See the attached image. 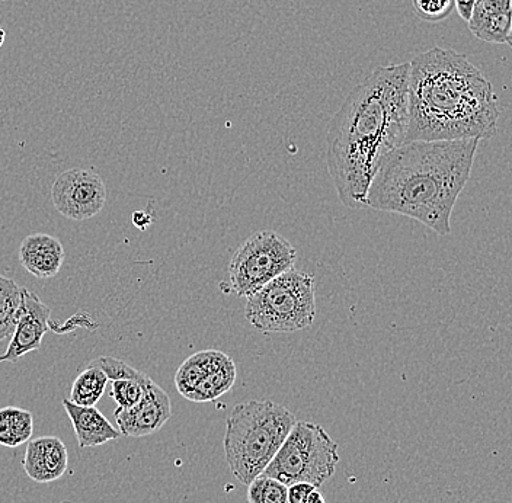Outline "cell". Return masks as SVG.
Returning a JSON list of instances; mask_svg holds the SVG:
<instances>
[{
	"label": "cell",
	"mask_w": 512,
	"mask_h": 503,
	"mask_svg": "<svg viewBox=\"0 0 512 503\" xmlns=\"http://www.w3.org/2000/svg\"><path fill=\"white\" fill-rule=\"evenodd\" d=\"M409 63L377 67L355 86L329 123L326 166L339 200L367 208L371 181L406 142Z\"/></svg>",
	"instance_id": "obj_1"
},
{
	"label": "cell",
	"mask_w": 512,
	"mask_h": 503,
	"mask_svg": "<svg viewBox=\"0 0 512 503\" xmlns=\"http://www.w3.org/2000/svg\"><path fill=\"white\" fill-rule=\"evenodd\" d=\"M498 118L491 82L464 54L434 47L409 63L405 143L491 139Z\"/></svg>",
	"instance_id": "obj_2"
},
{
	"label": "cell",
	"mask_w": 512,
	"mask_h": 503,
	"mask_svg": "<svg viewBox=\"0 0 512 503\" xmlns=\"http://www.w3.org/2000/svg\"><path fill=\"white\" fill-rule=\"evenodd\" d=\"M480 140L405 143L390 153L367 191V207L400 214L440 236L470 175Z\"/></svg>",
	"instance_id": "obj_3"
},
{
	"label": "cell",
	"mask_w": 512,
	"mask_h": 503,
	"mask_svg": "<svg viewBox=\"0 0 512 503\" xmlns=\"http://www.w3.org/2000/svg\"><path fill=\"white\" fill-rule=\"evenodd\" d=\"M297 419L272 400L239 403L226 419L224 453L230 473L248 486L261 476Z\"/></svg>",
	"instance_id": "obj_4"
},
{
	"label": "cell",
	"mask_w": 512,
	"mask_h": 503,
	"mask_svg": "<svg viewBox=\"0 0 512 503\" xmlns=\"http://www.w3.org/2000/svg\"><path fill=\"white\" fill-rule=\"evenodd\" d=\"M246 320L261 333H293L312 325L316 317L315 278L288 269L246 297Z\"/></svg>",
	"instance_id": "obj_5"
},
{
	"label": "cell",
	"mask_w": 512,
	"mask_h": 503,
	"mask_svg": "<svg viewBox=\"0 0 512 503\" xmlns=\"http://www.w3.org/2000/svg\"><path fill=\"white\" fill-rule=\"evenodd\" d=\"M338 444L320 425L297 421L262 474L284 483H309L320 488L335 474Z\"/></svg>",
	"instance_id": "obj_6"
},
{
	"label": "cell",
	"mask_w": 512,
	"mask_h": 503,
	"mask_svg": "<svg viewBox=\"0 0 512 503\" xmlns=\"http://www.w3.org/2000/svg\"><path fill=\"white\" fill-rule=\"evenodd\" d=\"M296 259V249L286 237L274 230L256 232L240 245L230 261V287L246 299L294 268Z\"/></svg>",
	"instance_id": "obj_7"
},
{
	"label": "cell",
	"mask_w": 512,
	"mask_h": 503,
	"mask_svg": "<svg viewBox=\"0 0 512 503\" xmlns=\"http://www.w3.org/2000/svg\"><path fill=\"white\" fill-rule=\"evenodd\" d=\"M236 376V364L229 355L207 349L182 362L175 374V386L190 402L208 403L229 392Z\"/></svg>",
	"instance_id": "obj_8"
},
{
	"label": "cell",
	"mask_w": 512,
	"mask_h": 503,
	"mask_svg": "<svg viewBox=\"0 0 512 503\" xmlns=\"http://www.w3.org/2000/svg\"><path fill=\"white\" fill-rule=\"evenodd\" d=\"M51 200L66 219L85 221L104 210L107 187L104 179L91 169L73 168L54 179Z\"/></svg>",
	"instance_id": "obj_9"
},
{
	"label": "cell",
	"mask_w": 512,
	"mask_h": 503,
	"mask_svg": "<svg viewBox=\"0 0 512 503\" xmlns=\"http://www.w3.org/2000/svg\"><path fill=\"white\" fill-rule=\"evenodd\" d=\"M118 431L126 438H144L156 434L171 419L172 405L169 394L147 378L140 402L130 409H115Z\"/></svg>",
	"instance_id": "obj_10"
},
{
	"label": "cell",
	"mask_w": 512,
	"mask_h": 503,
	"mask_svg": "<svg viewBox=\"0 0 512 503\" xmlns=\"http://www.w3.org/2000/svg\"><path fill=\"white\" fill-rule=\"evenodd\" d=\"M50 307L37 294L22 288L18 322L11 336L8 349L0 355V362H18L32 351H38L50 329Z\"/></svg>",
	"instance_id": "obj_11"
},
{
	"label": "cell",
	"mask_w": 512,
	"mask_h": 503,
	"mask_svg": "<svg viewBox=\"0 0 512 503\" xmlns=\"http://www.w3.org/2000/svg\"><path fill=\"white\" fill-rule=\"evenodd\" d=\"M67 466L69 453L60 438L38 437L28 441L22 467L34 482H56L64 476Z\"/></svg>",
	"instance_id": "obj_12"
},
{
	"label": "cell",
	"mask_w": 512,
	"mask_h": 503,
	"mask_svg": "<svg viewBox=\"0 0 512 503\" xmlns=\"http://www.w3.org/2000/svg\"><path fill=\"white\" fill-rule=\"evenodd\" d=\"M66 258L62 242L46 233L25 237L19 246V262L38 280H50L59 274Z\"/></svg>",
	"instance_id": "obj_13"
},
{
	"label": "cell",
	"mask_w": 512,
	"mask_h": 503,
	"mask_svg": "<svg viewBox=\"0 0 512 503\" xmlns=\"http://www.w3.org/2000/svg\"><path fill=\"white\" fill-rule=\"evenodd\" d=\"M467 24L478 40L510 46L511 0H476Z\"/></svg>",
	"instance_id": "obj_14"
},
{
	"label": "cell",
	"mask_w": 512,
	"mask_h": 503,
	"mask_svg": "<svg viewBox=\"0 0 512 503\" xmlns=\"http://www.w3.org/2000/svg\"><path fill=\"white\" fill-rule=\"evenodd\" d=\"M63 408L72 422L76 440L82 450L101 447L107 442L117 441L123 437L118 428L112 426L95 406H79L70 402L69 399H64Z\"/></svg>",
	"instance_id": "obj_15"
},
{
	"label": "cell",
	"mask_w": 512,
	"mask_h": 503,
	"mask_svg": "<svg viewBox=\"0 0 512 503\" xmlns=\"http://www.w3.org/2000/svg\"><path fill=\"white\" fill-rule=\"evenodd\" d=\"M34 418L28 410L8 406L0 409V445L16 448L32 438Z\"/></svg>",
	"instance_id": "obj_16"
},
{
	"label": "cell",
	"mask_w": 512,
	"mask_h": 503,
	"mask_svg": "<svg viewBox=\"0 0 512 503\" xmlns=\"http://www.w3.org/2000/svg\"><path fill=\"white\" fill-rule=\"evenodd\" d=\"M108 383L107 376L98 367L88 365L73 381L69 400L79 406H95L104 396Z\"/></svg>",
	"instance_id": "obj_17"
},
{
	"label": "cell",
	"mask_w": 512,
	"mask_h": 503,
	"mask_svg": "<svg viewBox=\"0 0 512 503\" xmlns=\"http://www.w3.org/2000/svg\"><path fill=\"white\" fill-rule=\"evenodd\" d=\"M22 288L11 278L0 275V342L11 338L18 322Z\"/></svg>",
	"instance_id": "obj_18"
},
{
	"label": "cell",
	"mask_w": 512,
	"mask_h": 503,
	"mask_svg": "<svg viewBox=\"0 0 512 503\" xmlns=\"http://www.w3.org/2000/svg\"><path fill=\"white\" fill-rule=\"evenodd\" d=\"M287 486L272 477H256L248 485L249 503H288Z\"/></svg>",
	"instance_id": "obj_19"
},
{
	"label": "cell",
	"mask_w": 512,
	"mask_h": 503,
	"mask_svg": "<svg viewBox=\"0 0 512 503\" xmlns=\"http://www.w3.org/2000/svg\"><path fill=\"white\" fill-rule=\"evenodd\" d=\"M149 376L134 380V378H123V380L111 381V397L120 409H130L140 402L144 393V384Z\"/></svg>",
	"instance_id": "obj_20"
},
{
	"label": "cell",
	"mask_w": 512,
	"mask_h": 503,
	"mask_svg": "<svg viewBox=\"0 0 512 503\" xmlns=\"http://www.w3.org/2000/svg\"><path fill=\"white\" fill-rule=\"evenodd\" d=\"M89 365L98 367L99 370L107 376L108 381L123 380V378H134V380H139V378L146 376L142 371L131 367V365L127 364L126 361L118 360V358L114 357H99Z\"/></svg>",
	"instance_id": "obj_21"
},
{
	"label": "cell",
	"mask_w": 512,
	"mask_h": 503,
	"mask_svg": "<svg viewBox=\"0 0 512 503\" xmlns=\"http://www.w3.org/2000/svg\"><path fill=\"white\" fill-rule=\"evenodd\" d=\"M412 5L422 21L440 22L453 12L454 0H412Z\"/></svg>",
	"instance_id": "obj_22"
},
{
	"label": "cell",
	"mask_w": 512,
	"mask_h": 503,
	"mask_svg": "<svg viewBox=\"0 0 512 503\" xmlns=\"http://www.w3.org/2000/svg\"><path fill=\"white\" fill-rule=\"evenodd\" d=\"M287 488L288 503H302L307 493L316 489L315 486L309 485V483H294V485L287 486Z\"/></svg>",
	"instance_id": "obj_23"
},
{
	"label": "cell",
	"mask_w": 512,
	"mask_h": 503,
	"mask_svg": "<svg viewBox=\"0 0 512 503\" xmlns=\"http://www.w3.org/2000/svg\"><path fill=\"white\" fill-rule=\"evenodd\" d=\"M475 2L476 0H454V6H456L460 18L464 19V21H469Z\"/></svg>",
	"instance_id": "obj_24"
},
{
	"label": "cell",
	"mask_w": 512,
	"mask_h": 503,
	"mask_svg": "<svg viewBox=\"0 0 512 503\" xmlns=\"http://www.w3.org/2000/svg\"><path fill=\"white\" fill-rule=\"evenodd\" d=\"M150 221L152 220H150L149 214L143 213V211H136V213L133 214V223L136 224L140 230L146 229Z\"/></svg>",
	"instance_id": "obj_25"
},
{
	"label": "cell",
	"mask_w": 512,
	"mask_h": 503,
	"mask_svg": "<svg viewBox=\"0 0 512 503\" xmlns=\"http://www.w3.org/2000/svg\"><path fill=\"white\" fill-rule=\"evenodd\" d=\"M302 503H326V501L318 489H313L312 492L307 493Z\"/></svg>",
	"instance_id": "obj_26"
},
{
	"label": "cell",
	"mask_w": 512,
	"mask_h": 503,
	"mask_svg": "<svg viewBox=\"0 0 512 503\" xmlns=\"http://www.w3.org/2000/svg\"><path fill=\"white\" fill-rule=\"evenodd\" d=\"M3 43H5V31L0 28V47L3 46Z\"/></svg>",
	"instance_id": "obj_27"
}]
</instances>
